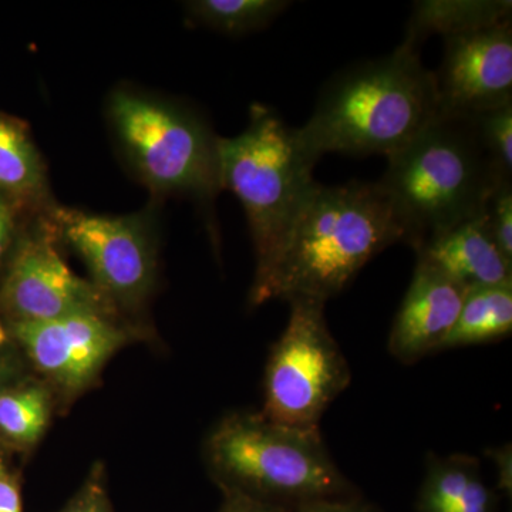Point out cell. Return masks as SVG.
<instances>
[{"instance_id": "6da1fadb", "label": "cell", "mask_w": 512, "mask_h": 512, "mask_svg": "<svg viewBox=\"0 0 512 512\" xmlns=\"http://www.w3.org/2000/svg\"><path fill=\"white\" fill-rule=\"evenodd\" d=\"M407 245L399 212L377 183L316 185L286 238L268 281L249 301L326 305L384 249Z\"/></svg>"}, {"instance_id": "7a4b0ae2", "label": "cell", "mask_w": 512, "mask_h": 512, "mask_svg": "<svg viewBox=\"0 0 512 512\" xmlns=\"http://www.w3.org/2000/svg\"><path fill=\"white\" fill-rule=\"evenodd\" d=\"M439 114L434 72L419 49L402 42L390 55L333 76L298 131L316 160L329 153L389 158Z\"/></svg>"}, {"instance_id": "3957f363", "label": "cell", "mask_w": 512, "mask_h": 512, "mask_svg": "<svg viewBox=\"0 0 512 512\" xmlns=\"http://www.w3.org/2000/svg\"><path fill=\"white\" fill-rule=\"evenodd\" d=\"M377 183L402 218L416 251L484 211L498 177L470 116L439 114L392 157Z\"/></svg>"}, {"instance_id": "277c9868", "label": "cell", "mask_w": 512, "mask_h": 512, "mask_svg": "<svg viewBox=\"0 0 512 512\" xmlns=\"http://www.w3.org/2000/svg\"><path fill=\"white\" fill-rule=\"evenodd\" d=\"M222 190L227 188L247 214L256 255L249 301L264 288L286 238L315 190L319 160L309 153L298 128L274 109L255 104L238 136L218 137Z\"/></svg>"}, {"instance_id": "5b68a950", "label": "cell", "mask_w": 512, "mask_h": 512, "mask_svg": "<svg viewBox=\"0 0 512 512\" xmlns=\"http://www.w3.org/2000/svg\"><path fill=\"white\" fill-rule=\"evenodd\" d=\"M211 476L266 503L293 508L356 490L330 457L319 430L282 426L259 413H231L205 443Z\"/></svg>"}, {"instance_id": "8992f818", "label": "cell", "mask_w": 512, "mask_h": 512, "mask_svg": "<svg viewBox=\"0 0 512 512\" xmlns=\"http://www.w3.org/2000/svg\"><path fill=\"white\" fill-rule=\"evenodd\" d=\"M109 119L121 150L150 190L210 201L222 190L218 137L194 111L116 90Z\"/></svg>"}, {"instance_id": "52a82bcc", "label": "cell", "mask_w": 512, "mask_h": 512, "mask_svg": "<svg viewBox=\"0 0 512 512\" xmlns=\"http://www.w3.org/2000/svg\"><path fill=\"white\" fill-rule=\"evenodd\" d=\"M266 362L261 414L282 426L319 430L330 404L348 389V359L330 333L325 305L295 301Z\"/></svg>"}, {"instance_id": "ba28073f", "label": "cell", "mask_w": 512, "mask_h": 512, "mask_svg": "<svg viewBox=\"0 0 512 512\" xmlns=\"http://www.w3.org/2000/svg\"><path fill=\"white\" fill-rule=\"evenodd\" d=\"M50 222L83 259L92 282L120 312L138 311L153 292L157 247L143 214H89L52 207Z\"/></svg>"}, {"instance_id": "9c48e42d", "label": "cell", "mask_w": 512, "mask_h": 512, "mask_svg": "<svg viewBox=\"0 0 512 512\" xmlns=\"http://www.w3.org/2000/svg\"><path fill=\"white\" fill-rule=\"evenodd\" d=\"M12 332L43 382L64 402L93 387L111 357L138 336L121 318L97 313L12 322Z\"/></svg>"}, {"instance_id": "30bf717a", "label": "cell", "mask_w": 512, "mask_h": 512, "mask_svg": "<svg viewBox=\"0 0 512 512\" xmlns=\"http://www.w3.org/2000/svg\"><path fill=\"white\" fill-rule=\"evenodd\" d=\"M50 222L23 238L10 261L0 301L12 322H37L74 315L121 318L119 309L93 284L74 274L57 251Z\"/></svg>"}, {"instance_id": "8fae6325", "label": "cell", "mask_w": 512, "mask_h": 512, "mask_svg": "<svg viewBox=\"0 0 512 512\" xmlns=\"http://www.w3.org/2000/svg\"><path fill=\"white\" fill-rule=\"evenodd\" d=\"M440 114L474 116L512 101V19L444 37L434 73Z\"/></svg>"}, {"instance_id": "7c38bea8", "label": "cell", "mask_w": 512, "mask_h": 512, "mask_svg": "<svg viewBox=\"0 0 512 512\" xmlns=\"http://www.w3.org/2000/svg\"><path fill=\"white\" fill-rule=\"evenodd\" d=\"M467 289L416 262L412 282L394 318L389 352L399 362H419L439 352L456 325Z\"/></svg>"}, {"instance_id": "4fadbf2b", "label": "cell", "mask_w": 512, "mask_h": 512, "mask_svg": "<svg viewBox=\"0 0 512 512\" xmlns=\"http://www.w3.org/2000/svg\"><path fill=\"white\" fill-rule=\"evenodd\" d=\"M417 262L463 286L483 288L512 284V262L495 244L484 211L447 229L416 249Z\"/></svg>"}, {"instance_id": "5bb4252c", "label": "cell", "mask_w": 512, "mask_h": 512, "mask_svg": "<svg viewBox=\"0 0 512 512\" xmlns=\"http://www.w3.org/2000/svg\"><path fill=\"white\" fill-rule=\"evenodd\" d=\"M419 512H498L497 494L485 484L477 458L431 456L417 498Z\"/></svg>"}, {"instance_id": "9a60e30c", "label": "cell", "mask_w": 512, "mask_h": 512, "mask_svg": "<svg viewBox=\"0 0 512 512\" xmlns=\"http://www.w3.org/2000/svg\"><path fill=\"white\" fill-rule=\"evenodd\" d=\"M0 194L12 205H50L45 164L25 126L0 114Z\"/></svg>"}, {"instance_id": "2e32d148", "label": "cell", "mask_w": 512, "mask_h": 512, "mask_svg": "<svg viewBox=\"0 0 512 512\" xmlns=\"http://www.w3.org/2000/svg\"><path fill=\"white\" fill-rule=\"evenodd\" d=\"M512 2L505 0H424L416 2L403 43L419 49L431 35H464L511 19Z\"/></svg>"}, {"instance_id": "e0dca14e", "label": "cell", "mask_w": 512, "mask_h": 512, "mask_svg": "<svg viewBox=\"0 0 512 512\" xmlns=\"http://www.w3.org/2000/svg\"><path fill=\"white\" fill-rule=\"evenodd\" d=\"M512 332V284L468 289L456 325L440 350L495 342Z\"/></svg>"}, {"instance_id": "ac0fdd59", "label": "cell", "mask_w": 512, "mask_h": 512, "mask_svg": "<svg viewBox=\"0 0 512 512\" xmlns=\"http://www.w3.org/2000/svg\"><path fill=\"white\" fill-rule=\"evenodd\" d=\"M56 394L45 382H25L0 392V434L13 446L29 450L45 436Z\"/></svg>"}, {"instance_id": "d6986e66", "label": "cell", "mask_w": 512, "mask_h": 512, "mask_svg": "<svg viewBox=\"0 0 512 512\" xmlns=\"http://www.w3.org/2000/svg\"><path fill=\"white\" fill-rule=\"evenodd\" d=\"M291 6L285 0H197L188 2L192 19L208 28L244 35L264 29Z\"/></svg>"}, {"instance_id": "ffe728a7", "label": "cell", "mask_w": 512, "mask_h": 512, "mask_svg": "<svg viewBox=\"0 0 512 512\" xmlns=\"http://www.w3.org/2000/svg\"><path fill=\"white\" fill-rule=\"evenodd\" d=\"M470 117L498 177L512 181V101Z\"/></svg>"}, {"instance_id": "44dd1931", "label": "cell", "mask_w": 512, "mask_h": 512, "mask_svg": "<svg viewBox=\"0 0 512 512\" xmlns=\"http://www.w3.org/2000/svg\"><path fill=\"white\" fill-rule=\"evenodd\" d=\"M484 217L501 254L512 262V181L495 187L485 204Z\"/></svg>"}, {"instance_id": "7402d4cb", "label": "cell", "mask_w": 512, "mask_h": 512, "mask_svg": "<svg viewBox=\"0 0 512 512\" xmlns=\"http://www.w3.org/2000/svg\"><path fill=\"white\" fill-rule=\"evenodd\" d=\"M59 512H114L103 466L92 468L82 487Z\"/></svg>"}, {"instance_id": "603a6c76", "label": "cell", "mask_w": 512, "mask_h": 512, "mask_svg": "<svg viewBox=\"0 0 512 512\" xmlns=\"http://www.w3.org/2000/svg\"><path fill=\"white\" fill-rule=\"evenodd\" d=\"M224 500L218 512H292L282 505L266 503L241 491L221 488Z\"/></svg>"}, {"instance_id": "cb8c5ba5", "label": "cell", "mask_w": 512, "mask_h": 512, "mask_svg": "<svg viewBox=\"0 0 512 512\" xmlns=\"http://www.w3.org/2000/svg\"><path fill=\"white\" fill-rule=\"evenodd\" d=\"M292 512H379L375 505L362 498H328V500L308 501L293 508Z\"/></svg>"}, {"instance_id": "d4e9b609", "label": "cell", "mask_w": 512, "mask_h": 512, "mask_svg": "<svg viewBox=\"0 0 512 512\" xmlns=\"http://www.w3.org/2000/svg\"><path fill=\"white\" fill-rule=\"evenodd\" d=\"M487 456L497 468L498 488L511 498L512 495V450L511 444L487 451Z\"/></svg>"}, {"instance_id": "484cf974", "label": "cell", "mask_w": 512, "mask_h": 512, "mask_svg": "<svg viewBox=\"0 0 512 512\" xmlns=\"http://www.w3.org/2000/svg\"><path fill=\"white\" fill-rule=\"evenodd\" d=\"M16 225L13 205L0 194V264L5 261L15 239Z\"/></svg>"}, {"instance_id": "4316f807", "label": "cell", "mask_w": 512, "mask_h": 512, "mask_svg": "<svg viewBox=\"0 0 512 512\" xmlns=\"http://www.w3.org/2000/svg\"><path fill=\"white\" fill-rule=\"evenodd\" d=\"M0 512H23L20 483L8 473L0 477Z\"/></svg>"}, {"instance_id": "83f0119b", "label": "cell", "mask_w": 512, "mask_h": 512, "mask_svg": "<svg viewBox=\"0 0 512 512\" xmlns=\"http://www.w3.org/2000/svg\"><path fill=\"white\" fill-rule=\"evenodd\" d=\"M6 379H8V369H6L5 362L0 357V392L5 389Z\"/></svg>"}, {"instance_id": "f1b7e54d", "label": "cell", "mask_w": 512, "mask_h": 512, "mask_svg": "<svg viewBox=\"0 0 512 512\" xmlns=\"http://www.w3.org/2000/svg\"><path fill=\"white\" fill-rule=\"evenodd\" d=\"M6 338H8V335H6L5 329H3L2 323H0V346L6 342Z\"/></svg>"}, {"instance_id": "f546056e", "label": "cell", "mask_w": 512, "mask_h": 512, "mask_svg": "<svg viewBox=\"0 0 512 512\" xmlns=\"http://www.w3.org/2000/svg\"><path fill=\"white\" fill-rule=\"evenodd\" d=\"M3 474H6V468L5 464H3L2 457H0V477H2Z\"/></svg>"}]
</instances>
